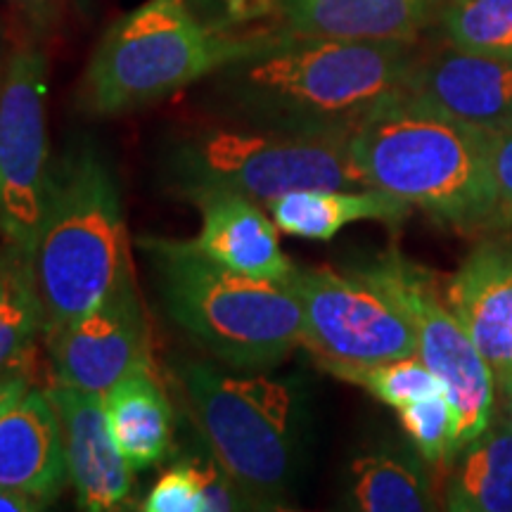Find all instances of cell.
<instances>
[{"mask_svg":"<svg viewBox=\"0 0 512 512\" xmlns=\"http://www.w3.org/2000/svg\"><path fill=\"white\" fill-rule=\"evenodd\" d=\"M171 183L185 197L226 190L266 204L294 190L366 188L351 136L221 124L174 145Z\"/></svg>","mask_w":512,"mask_h":512,"instance_id":"cell-7","label":"cell"},{"mask_svg":"<svg viewBox=\"0 0 512 512\" xmlns=\"http://www.w3.org/2000/svg\"><path fill=\"white\" fill-rule=\"evenodd\" d=\"M332 375H337L344 382L358 384L373 394L377 401L387 403L396 411L437 392H444V384L420 361L418 354L373 363V366L339 368Z\"/></svg>","mask_w":512,"mask_h":512,"instance_id":"cell-24","label":"cell"},{"mask_svg":"<svg viewBox=\"0 0 512 512\" xmlns=\"http://www.w3.org/2000/svg\"><path fill=\"white\" fill-rule=\"evenodd\" d=\"M62 427L48 392L31 389L0 418V484L50 505L67 482Z\"/></svg>","mask_w":512,"mask_h":512,"instance_id":"cell-17","label":"cell"},{"mask_svg":"<svg viewBox=\"0 0 512 512\" xmlns=\"http://www.w3.org/2000/svg\"><path fill=\"white\" fill-rule=\"evenodd\" d=\"M195 3L223 5V10H226V19H223L221 27L233 29V27H238V24L249 15V12H252V8L259 3V0H195Z\"/></svg>","mask_w":512,"mask_h":512,"instance_id":"cell-31","label":"cell"},{"mask_svg":"<svg viewBox=\"0 0 512 512\" xmlns=\"http://www.w3.org/2000/svg\"><path fill=\"white\" fill-rule=\"evenodd\" d=\"M48 396L60 418L67 477L79 508L91 512L126 508L133 491V470L114 441L102 394L55 382Z\"/></svg>","mask_w":512,"mask_h":512,"instance_id":"cell-14","label":"cell"},{"mask_svg":"<svg viewBox=\"0 0 512 512\" xmlns=\"http://www.w3.org/2000/svg\"><path fill=\"white\" fill-rule=\"evenodd\" d=\"M446 486V510L512 512V427L494 413L486 430L456 456Z\"/></svg>","mask_w":512,"mask_h":512,"instance_id":"cell-20","label":"cell"},{"mask_svg":"<svg viewBox=\"0 0 512 512\" xmlns=\"http://www.w3.org/2000/svg\"><path fill=\"white\" fill-rule=\"evenodd\" d=\"M107 422L133 472L162 463L174 446V408L155 368L143 366L102 394Z\"/></svg>","mask_w":512,"mask_h":512,"instance_id":"cell-18","label":"cell"},{"mask_svg":"<svg viewBox=\"0 0 512 512\" xmlns=\"http://www.w3.org/2000/svg\"><path fill=\"white\" fill-rule=\"evenodd\" d=\"M43 508H48V505L38 498L0 484V512H36Z\"/></svg>","mask_w":512,"mask_h":512,"instance_id":"cell-30","label":"cell"},{"mask_svg":"<svg viewBox=\"0 0 512 512\" xmlns=\"http://www.w3.org/2000/svg\"><path fill=\"white\" fill-rule=\"evenodd\" d=\"M503 401H505V418H508V422H510V427H512V394H508V396H503Z\"/></svg>","mask_w":512,"mask_h":512,"instance_id":"cell-32","label":"cell"},{"mask_svg":"<svg viewBox=\"0 0 512 512\" xmlns=\"http://www.w3.org/2000/svg\"><path fill=\"white\" fill-rule=\"evenodd\" d=\"M0 74H3V72H0Z\"/></svg>","mask_w":512,"mask_h":512,"instance_id":"cell-33","label":"cell"},{"mask_svg":"<svg viewBox=\"0 0 512 512\" xmlns=\"http://www.w3.org/2000/svg\"><path fill=\"white\" fill-rule=\"evenodd\" d=\"M403 306L415 330L420 361L444 384L458 413L456 456L486 430L496 413V377L456 313L437 290L434 275L399 254H387L366 268Z\"/></svg>","mask_w":512,"mask_h":512,"instance_id":"cell-10","label":"cell"},{"mask_svg":"<svg viewBox=\"0 0 512 512\" xmlns=\"http://www.w3.org/2000/svg\"><path fill=\"white\" fill-rule=\"evenodd\" d=\"M403 93L460 124L498 133L512 128V57L451 43L420 50Z\"/></svg>","mask_w":512,"mask_h":512,"instance_id":"cell-13","label":"cell"},{"mask_svg":"<svg viewBox=\"0 0 512 512\" xmlns=\"http://www.w3.org/2000/svg\"><path fill=\"white\" fill-rule=\"evenodd\" d=\"M399 420L425 463L444 465L456 458L458 413L446 392H437L401 408Z\"/></svg>","mask_w":512,"mask_h":512,"instance_id":"cell-25","label":"cell"},{"mask_svg":"<svg viewBox=\"0 0 512 512\" xmlns=\"http://www.w3.org/2000/svg\"><path fill=\"white\" fill-rule=\"evenodd\" d=\"M29 261L46 335L93 311L133 271L117 183L91 147L69 159L53 181Z\"/></svg>","mask_w":512,"mask_h":512,"instance_id":"cell-4","label":"cell"},{"mask_svg":"<svg viewBox=\"0 0 512 512\" xmlns=\"http://www.w3.org/2000/svg\"><path fill=\"white\" fill-rule=\"evenodd\" d=\"M494 219L489 230H512V128L491 133Z\"/></svg>","mask_w":512,"mask_h":512,"instance_id":"cell-27","label":"cell"},{"mask_svg":"<svg viewBox=\"0 0 512 512\" xmlns=\"http://www.w3.org/2000/svg\"><path fill=\"white\" fill-rule=\"evenodd\" d=\"M140 510L145 512H202V498L197 489V477L192 470V460L185 458L181 463L164 472L145 496Z\"/></svg>","mask_w":512,"mask_h":512,"instance_id":"cell-26","label":"cell"},{"mask_svg":"<svg viewBox=\"0 0 512 512\" xmlns=\"http://www.w3.org/2000/svg\"><path fill=\"white\" fill-rule=\"evenodd\" d=\"M441 0H259L230 31L330 41H418Z\"/></svg>","mask_w":512,"mask_h":512,"instance_id":"cell-12","label":"cell"},{"mask_svg":"<svg viewBox=\"0 0 512 512\" xmlns=\"http://www.w3.org/2000/svg\"><path fill=\"white\" fill-rule=\"evenodd\" d=\"M247 38L207 79L204 107L223 124L354 136L403 93L418 41H330L238 31Z\"/></svg>","mask_w":512,"mask_h":512,"instance_id":"cell-1","label":"cell"},{"mask_svg":"<svg viewBox=\"0 0 512 512\" xmlns=\"http://www.w3.org/2000/svg\"><path fill=\"white\" fill-rule=\"evenodd\" d=\"M351 152L366 188L389 192L463 233L491 228V133L399 93L361 121Z\"/></svg>","mask_w":512,"mask_h":512,"instance_id":"cell-2","label":"cell"},{"mask_svg":"<svg viewBox=\"0 0 512 512\" xmlns=\"http://www.w3.org/2000/svg\"><path fill=\"white\" fill-rule=\"evenodd\" d=\"M245 43L238 31L204 24L188 0H147L100 38L83 74L81 105L102 117L143 110L204 81Z\"/></svg>","mask_w":512,"mask_h":512,"instance_id":"cell-5","label":"cell"},{"mask_svg":"<svg viewBox=\"0 0 512 512\" xmlns=\"http://www.w3.org/2000/svg\"><path fill=\"white\" fill-rule=\"evenodd\" d=\"M48 62L38 43H22L0 74V233L31 256L48 216L53 174L46 131Z\"/></svg>","mask_w":512,"mask_h":512,"instance_id":"cell-9","label":"cell"},{"mask_svg":"<svg viewBox=\"0 0 512 512\" xmlns=\"http://www.w3.org/2000/svg\"><path fill=\"white\" fill-rule=\"evenodd\" d=\"M140 247L150 254L171 320L230 368L278 366L302 344V306L285 283L233 271L197 242L150 238Z\"/></svg>","mask_w":512,"mask_h":512,"instance_id":"cell-3","label":"cell"},{"mask_svg":"<svg viewBox=\"0 0 512 512\" xmlns=\"http://www.w3.org/2000/svg\"><path fill=\"white\" fill-rule=\"evenodd\" d=\"M0 5L10 12L27 41L38 46L53 38L67 10V0H0Z\"/></svg>","mask_w":512,"mask_h":512,"instance_id":"cell-28","label":"cell"},{"mask_svg":"<svg viewBox=\"0 0 512 512\" xmlns=\"http://www.w3.org/2000/svg\"><path fill=\"white\" fill-rule=\"evenodd\" d=\"M43 328L46 320L29 256L8 247L0 256V377L27 373Z\"/></svg>","mask_w":512,"mask_h":512,"instance_id":"cell-22","label":"cell"},{"mask_svg":"<svg viewBox=\"0 0 512 512\" xmlns=\"http://www.w3.org/2000/svg\"><path fill=\"white\" fill-rule=\"evenodd\" d=\"M349 505L363 512L437 510L425 467L403 451H375L351 463Z\"/></svg>","mask_w":512,"mask_h":512,"instance_id":"cell-21","label":"cell"},{"mask_svg":"<svg viewBox=\"0 0 512 512\" xmlns=\"http://www.w3.org/2000/svg\"><path fill=\"white\" fill-rule=\"evenodd\" d=\"M176 375L211 458L245 486L261 510L280 508L299 456L292 384L261 373H230L207 361L185 363Z\"/></svg>","mask_w":512,"mask_h":512,"instance_id":"cell-6","label":"cell"},{"mask_svg":"<svg viewBox=\"0 0 512 512\" xmlns=\"http://www.w3.org/2000/svg\"><path fill=\"white\" fill-rule=\"evenodd\" d=\"M55 382L105 394L121 377L150 366V330L133 271L102 302L48 335Z\"/></svg>","mask_w":512,"mask_h":512,"instance_id":"cell-11","label":"cell"},{"mask_svg":"<svg viewBox=\"0 0 512 512\" xmlns=\"http://www.w3.org/2000/svg\"><path fill=\"white\" fill-rule=\"evenodd\" d=\"M29 392L27 373H10L0 377V418L10 411L15 403Z\"/></svg>","mask_w":512,"mask_h":512,"instance_id":"cell-29","label":"cell"},{"mask_svg":"<svg viewBox=\"0 0 512 512\" xmlns=\"http://www.w3.org/2000/svg\"><path fill=\"white\" fill-rule=\"evenodd\" d=\"M444 299L472 344L489 363L496 387L512 394V245L489 240L475 247L448 280Z\"/></svg>","mask_w":512,"mask_h":512,"instance_id":"cell-15","label":"cell"},{"mask_svg":"<svg viewBox=\"0 0 512 512\" xmlns=\"http://www.w3.org/2000/svg\"><path fill=\"white\" fill-rule=\"evenodd\" d=\"M437 22L451 46L512 57V0H441Z\"/></svg>","mask_w":512,"mask_h":512,"instance_id":"cell-23","label":"cell"},{"mask_svg":"<svg viewBox=\"0 0 512 512\" xmlns=\"http://www.w3.org/2000/svg\"><path fill=\"white\" fill-rule=\"evenodd\" d=\"M280 233L292 238L328 242L342 228L361 221L396 226L411 216L413 207L377 188L351 190H294L266 204Z\"/></svg>","mask_w":512,"mask_h":512,"instance_id":"cell-19","label":"cell"},{"mask_svg":"<svg viewBox=\"0 0 512 512\" xmlns=\"http://www.w3.org/2000/svg\"><path fill=\"white\" fill-rule=\"evenodd\" d=\"M285 285L302 306V344L328 373L418 351L408 313L366 271L342 275L294 266Z\"/></svg>","mask_w":512,"mask_h":512,"instance_id":"cell-8","label":"cell"},{"mask_svg":"<svg viewBox=\"0 0 512 512\" xmlns=\"http://www.w3.org/2000/svg\"><path fill=\"white\" fill-rule=\"evenodd\" d=\"M202 211V230L195 242L219 264L249 278L285 283L294 264L280 247L278 226L259 202L238 192L209 190L190 197Z\"/></svg>","mask_w":512,"mask_h":512,"instance_id":"cell-16","label":"cell"}]
</instances>
